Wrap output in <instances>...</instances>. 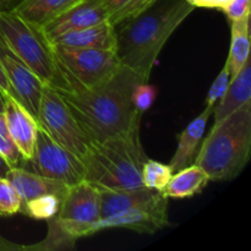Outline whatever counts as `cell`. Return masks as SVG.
I'll use <instances>...</instances> for the list:
<instances>
[{
  "label": "cell",
  "mask_w": 251,
  "mask_h": 251,
  "mask_svg": "<svg viewBox=\"0 0 251 251\" xmlns=\"http://www.w3.org/2000/svg\"><path fill=\"white\" fill-rule=\"evenodd\" d=\"M222 10L230 21H238L250 17V0H229Z\"/></svg>",
  "instance_id": "obj_30"
},
{
  "label": "cell",
  "mask_w": 251,
  "mask_h": 251,
  "mask_svg": "<svg viewBox=\"0 0 251 251\" xmlns=\"http://www.w3.org/2000/svg\"><path fill=\"white\" fill-rule=\"evenodd\" d=\"M230 71L228 68L227 64H225L223 69L221 70V73L218 74V76L216 77V80L213 81L212 86L210 87L207 93V97H206V107L213 108L216 105V103L222 98V96L225 95L226 91H227L228 85L230 82Z\"/></svg>",
  "instance_id": "obj_28"
},
{
  "label": "cell",
  "mask_w": 251,
  "mask_h": 251,
  "mask_svg": "<svg viewBox=\"0 0 251 251\" xmlns=\"http://www.w3.org/2000/svg\"><path fill=\"white\" fill-rule=\"evenodd\" d=\"M173 171L169 164H163L154 159H147L142 168V184L149 189L163 191L171 179Z\"/></svg>",
  "instance_id": "obj_24"
},
{
  "label": "cell",
  "mask_w": 251,
  "mask_h": 251,
  "mask_svg": "<svg viewBox=\"0 0 251 251\" xmlns=\"http://www.w3.org/2000/svg\"><path fill=\"white\" fill-rule=\"evenodd\" d=\"M2 109H4V96L0 92V112H2Z\"/></svg>",
  "instance_id": "obj_37"
},
{
  "label": "cell",
  "mask_w": 251,
  "mask_h": 251,
  "mask_svg": "<svg viewBox=\"0 0 251 251\" xmlns=\"http://www.w3.org/2000/svg\"><path fill=\"white\" fill-rule=\"evenodd\" d=\"M251 103V61L250 58L244 64L237 75L230 78L227 91L220 100L213 107L212 114L215 115V122H221L225 118L229 117L234 112L239 110L244 105Z\"/></svg>",
  "instance_id": "obj_17"
},
{
  "label": "cell",
  "mask_w": 251,
  "mask_h": 251,
  "mask_svg": "<svg viewBox=\"0 0 251 251\" xmlns=\"http://www.w3.org/2000/svg\"><path fill=\"white\" fill-rule=\"evenodd\" d=\"M228 1H229V0H216L215 7H218V9H222L223 5L227 4Z\"/></svg>",
  "instance_id": "obj_36"
},
{
  "label": "cell",
  "mask_w": 251,
  "mask_h": 251,
  "mask_svg": "<svg viewBox=\"0 0 251 251\" xmlns=\"http://www.w3.org/2000/svg\"><path fill=\"white\" fill-rule=\"evenodd\" d=\"M24 0H0V11H12Z\"/></svg>",
  "instance_id": "obj_34"
},
{
  "label": "cell",
  "mask_w": 251,
  "mask_h": 251,
  "mask_svg": "<svg viewBox=\"0 0 251 251\" xmlns=\"http://www.w3.org/2000/svg\"><path fill=\"white\" fill-rule=\"evenodd\" d=\"M194 10L188 0H171L120 24L115 50L122 65L149 82L163 47Z\"/></svg>",
  "instance_id": "obj_2"
},
{
  "label": "cell",
  "mask_w": 251,
  "mask_h": 251,
  "mask_svg": "<svg viewBox=\"0 0 251 251\" xmlns=\"http://www.w3.org/2000/svg\"><path fill=\"white\" fill-rule=\"evenodd\" d=\"M0 156L10 164L11 168L22 167V164H24V158H22L19 149L16 147L9 130H7L6 122H5L2 112H0Z\"/></svg>",
  "instance_id": "obj_25"
},
{
  "label": "cell",
  "mask_w": 251,
  "mask_h": 251,
  "mask_svg": "<svg viewBox=\"0 0 251 251\" xmlns=\"http://www.w3.org/2000/svg\"><path fill=\"white\" fill-rule=\"evenodd\" d=\"M61 199L56 195H42L21 203L20 213L36 220H49L58 213Z\"/></svg>",
  "instance_id": "obj_22"
},
{
  "label": "cell",
  "mask_w": 251,
  "mask_h": 251,
  "mask_svg": "<svg viewBox=\"0 0 251 251\" xmlns=\"http://www.w3.org/2000/svg\"><path fill=\"white\" fill-rule=\"evenodd\" d=\"M48 221V235L43 242L37 245H22V250H66L73 249L76 239L69 237L60 228L55 218L51 217Z\"/></svg>",
  "instance_id": "obj_23"
},
{
  "label": "cell",
  "mask_w": 251,
  "mask_h": 251,
  "mask_svg": "<svg viewBox=\"0 0 251 251\" xmlns=\"http://www.w3.org/2000/svg\"><path fill=\"white\" fill-rule=\"evenodd\" d=\"M54 218L74 239L95 234L100 220V190L86 180L68 186Z\"/></svg>",
  "instance_id": "obj_8"
},
{
  "label": "cell",
  "mask_w": 251,
  "mask_h": 251,
  "mask_svg": "<svg viewBox=\"0 0 251 251\" xmlns=\"http://www.w3.org/2000/svg\"><path fill=\"white\" fill-rule=\"evenodd\" d=\"M0 92L2 93V96L5 95H10V96H14L12 95V91L11 87L9 85V81H7L6 75L4 73V69L1 66V61H0Z\"/></svg>",
  "instance_id": "obj_32"
},
{
  "label": "cell",
  "mask_w": 251,
  "mask_h": 251,
  "mask_svg": "<svg viewBox=\"0 0 251 251\" xmlns=\"http://www.w3.org/2000/svg\"><path fill=\"white\" fill-rule=\"evenodd\" d=\"M22 168L49 179H55L68 186L85 180V164L75 154L54 141L39 126L33 154Z\"/></svg>",
  "instance_id": "obj_9"
},
{
  "label": "cell",
  "mask_w": 251,
  "mask_h": 251,
  "mask_svg": "<svg viewBox=\"0 0 251 251\" xmlns=\"http://www.w3.org/2000/svg\"><path fill=\"white\" fill-rule=\"evenodd\" d=\"M0 39L44 85L65 90L54 59L53 47L37 25L15 11L0 12Z\"/></svg>",
  "instance_id": "obj_5"
},
{
  "label": "cell",
  "mask_w": 251,
  "mask_h": 251,
  "mask_svg": "<svg viewBox=\"0 0 251 251\" xmlns=\"http://www.w3.org/2000/svg\"><path fill=\"white\" fill-rule=\"evenodd\" d=\"M107 20H109V12L100 0H83L38 27L50 41L59 34L95 26Z\"/></svg>",
  "instance_id": "obj_12"
},
{
  "label": "cell",
  "mask_w": 251,
  "mask_h": 251,
  "mask_svg": "<svg viewBox=\"0 0 251 251\" xmlns=\"http://www.w3.org/2000/svg\"><path fill=\"white\" fill-rule=\"evenodd\" d=\"M51 47L56 69L65 83L64 91L69 92L90 90L109 78L122 66L115 49Z\"/></svg>",
  "instance_id": "obj_6"
},
{
  "label": "cell",
  "mask_w": 251,
  "mask_h": 251,
  "mask_svg": "<svg viewBox=\"0 0 251 251\" xmlns=\"http://www.w3.org/2000/svg\"><path fill=\"white\" fill-rule=\"evenodd\" d=\"M141 82L146 81L122 65L109 78L90 90L58 92L86 135L97 144L141 123L142 113L132 102L135 87Z\"/></svg>",
  "instance_id": "obj_1"
},
{
  "label": "cell",
  "mask_w": 251,
  "mask_h": 251,
  "mask_svg": "<svg viewBox=\"0 0 251 251\" xmlns=\"http://www.w3.org/2000/svg\"><path fill=\"white\" fill-rule=\"evenodd\" d=\"M157 97V90L149 82H141L135 87L132 93V102L135 108L144 114L147 109L151 108Z\"/></svg>",
  "instance_id": "obj_29"
},
{
  "label": "cell",
  "mask_w": 251,
  "mask_h": 251,
  "mask_svg": "<svg viewBox=\"0 0 251 251\" xmlns=\"http://www.w3.org/2000/svg\"><path fill=\"white\" fill-rule=\"evenodd\" d=\"M5 178L17 191L21 198V203L38 198V196L48 195V194L63 199L66 193V189H68V185L61 181L42 176L33 172L27 171L22 167L11 168Z\"/></svg>",
  "instance_id": "obj_15"
},
{
  "label": "cell",
  "mask_w": 251,
  "mask_h": 251,
  "mask_svg": "<svg viewBox=\"0 0 251 251\" xmlns=\"http://www.w3.org/2000/svg\"><path fill=\"white\" fill-rule=\"evenodd\" d=\"M212 112L213 108L205 107V109L178 135V146L169 162V167L173 173L194 163Z\"/></svg>",
  "instance_id": "obj_16"
},
{
  "label": "cell",
  "mask_w": 251,
  "mask_h": 251,
  "mask_svg": "<svg viewBox=\"0 0 251 251\" xmlns=\"http://www.w3.org/2000/svg\"><path fill=\"white\" fill-rule=\"evenodd\" d=\"M21 198L6 178L0 176V216H14L20 213Z\"/></svg>",
  "instance_id": "obj_26"
},
{
  "label": "cell",
  "mask_w": 251,
  "mask_h": 251,
  "mask_svg": "<svg viewBox=\"0 0 251 251\" xmlns=\"http://www.w3.org/2000/svg\"><path fill=\"white\" fill-rule=\"evenodd\" d=\"M168 226H171L168 218V198L159 191L147 202L110 217L100 218L96 227V233L109 228H124L140 234H154Z\"/></svg>",
  "instance_id": "obj_10"
},
{
  "label": "cell",
  "mask_w": 251,
  "mask_h": 251,
  "mask_svg": "<svg viewBox=\"0 0 251 251\" xmlns=\"http://www.w3.org/2000/svg\"><path fill=\"white\" fill-rule=\"evenodd\" d=\"M83 0H24L12 11L32 24L41 26L48 20Z\"/></svg>",
  "instance_id": "obj_20"
},
{
  "label": "cell",
  "mask_w": 251,
  "mask_h": 251,
  "mask_svg": "<svg viewBox=\"0 0 251 251\" xmlns=\"http://www.w3.org/2000/svg\"><path fill=\"white\" fill-rule=\"evenodd\" d=\"M49 42L51 46L68 47V48L115 49L117 27L113 26L112 22L107 20L95 26L59 34Z\"/></svg>",
  "instance_id": "obj_14"
},
{
  "label": "cell",
  "mask_w": 251,
  "mask_h": 251,
  "mask_svg": "<svg viewBox=\"0 0 251 251\" xmlns=\"http://www.w3.org/2000/svg\"><path fill=\"white\" fill-rule=\"evenodd\" d=\"M137 123L127 131L93 144L85 159V180L98 190H127L144 186L142 168L149 157Z\"/></svg>",
  "instance_id": "obj_3"
},
{
  "label": "cell",
  "mask_w": 251,
  "mask_h": 251,
  "mask_svg": "<svg viewBox=\"0 0 251 251\" xmlns=\"http://www.w3.org/2000/svg\"><path fill=\"white\" fill-rule=\"evenodd\" d=\"M0 61L12 95L37 118L44 83L0 39Z\"/></svg>",
  "instance_id": "obj_11"
},
{
  "label": "cell",
  "mask_w": 251,
  "mask_h": 251,
  "mask_svg": "<svg viewBox=\"0 0 251 251\" xmlns=\"http://www.w3.org/2000/svg\"><path fill=\"white\" fill-rule=\"evenodd\" d=\"M157 1H158V0H131V1L127 2L124 7H122V9L118 10L117 12L110 15L109 21L112 22L113 26H119L123 22L127 21V20L130 19H134V17L141 15L142 12L151 9L152 6L156 5Z\"/></svg>",
  "instance_id": "obj_27"
},
{
  "label": "cell",
  "mask_w": 251,
  "mask_h": 251,
  "mask_svg": "<svg viewBox=\"0 0 251 251\" xmlns=\"http://www.w3.org/2000/svg\"><path fill=\"white\" fill-rule=\"evenodd\" d=\"M0 12H1V11H0Z\"/></svg>",
  "instance_id": "obj_38"
},
{
  "label": "cell",
  "mask_w": 251,
  "mask_h": 251,
  "mask_svg": "<svg viewBox=\"0 0 251 251\" xmlns=\"http://www.w3.org/2000/svg\"><path fill=\"white\" fill-rule=\"evenodd\" d=\"M37 120L54 141L85 162L93 142L80 126L60 93L48 85H44L42 90Z\"/></svg>",
  "instance_id": "obj_7"
},
{
  "label": "cell",
  "mask_w": 251,
  "mask_h": 251,
  "mask_svg": "<svg viewBox=\"0 0 251 251\" xmlns=\"http://www.w3.org/2000/svg\"><path fill=\"white\" fill-rule=\"evenodd\" d=\"M195 7H215L216 0H188Z\"/></svg>",
  "instance_id": "obj_35"
},
{
  "label": "cell",
  "mask_w": 251,
  "mask_h": 251,
  "mask_svg": "<svg viewBox=\"0 0 251 251\" xmlns=\"http://www.w3.org/2000/svg\"><path fill=\"white\" fill-rule=\"evenodd\" d=\"M210 181L207 173L198 164L193 163L174 172L162 193L168 199L191 198L200 194Z\"/></svg>",
  "instance_id": "obj_18"
},
{
  "label": "cell",
  "mask_w": 251,
  "mask_h": 251,
  "mask_svg": "<svg viewBox=\"0 0 251 251\" xmlns=\"http://www.w3.org/2000/svg\"><path fill=\"white\" fill-rule=\"evenodd\" d=\"M158 193L159 191L149 189L146 186L127 189V190H100V218L110 217L147 202Z\"/></svg>",
  "instance_id": "obj_19"
},
{
  "label": "cell",
  "mask_w": 251,
  "mask_h": 251,
  "mask_svg": "<svg viewBox=\"0 0 251 251\" xmlns=\"http://www.w3.org/2000/svg\"><path fill=\"white\" fill-rule=\"evenodd\" d=\"M22 250V245H17L15 243L10 242L5 237L0 234V251H17Z\"/></svg>",
  "instance_id": "obj_33"
},
{
  "label": "cell",
  "mask_w": 251,
  "mask_h": 251,
  "mask_svg": "<svg viewBox=\"0 0 251 251\" xmlns=\"http://www.w3.org/2000/svg\"><path fill=\"white\" fill-rule=\"evenodd\" d=\"M102 4L104 5V7L107 9V11L110 15H113L114 12H117L118 10H120L122 7H124L127 2H130L131 0H100Z\"/></svg>",
  "instance_id": "obj_31"
},
{
  "label": "cell",
  "mask_w": 251,
  "mask_h": 251,
  "mask_svg": "<svg viewBox=\"0 0 251 251\" xmlns=\"http://www.w3.org/2000/svg\"><path fill=\"white\" fill-rule=\"evenodd\" d=\"M230 22L232 39L226 64L229 68L230 76L233 77L250 58V17Z\"/></svg>",
  "instance_id": "obj_21"
},
{
  "label": "cell",
  "mask_w": 251,
  "mask_h": 251,
  "mask_svg": "<svg viewBox=\"0 0 251 251\" xmlns=\"http://www.w3.org/2000/svg\"><path fill=\"white\" fill-rule=\"evenodd\" d=\"M4 113L7 130L19 149L24 163L33 154L39 124L37 118L14 96H4ZM24 166V164H22Z\"/></svg>",
  "instance_id": "obj_13"
},
{
  "label": "cell",
  "mask_w": 251,
  "mask_h": 251,
  "mask_svg": "<svg viewBox=\"0 0 251 251\" xmlns=\"http://www.w3.org/2000/svg\"><path fill=\"white\" fill-rule=\"evenodd\" d=\"M251 103L213 124L200 145L194 163L213 181L237 178L250 159Z\"/></svg>",
  "instance_id": "obj_4"
}]
</instances>
